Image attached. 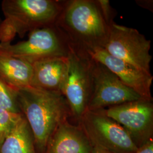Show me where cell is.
<instances>
[{
  "label": "cell",
  "instance_id": "cell-1",
  "mask_svg": "<svg viewBox=\"0 0 153 153\" xmlns=\"http://www.w3.org/2000/svg\"><path fill=\"white\" fill-rule=\"evenodd\" d=\"M18 99L33 132L36 153H45L53 133L71 116L66 100L60 93L31 86L19 90Z\"/></svg>",
  "mask_w": 153,
  "mask_h": 153
},
{
  "label": "cell",
  "instance_id": "cell-2",
  "mask_svg": "<svg viewBox=\"0 0 153 153\" xmlns=\"http://www.w3.org/2000/svg\"><path fill=\"white\" fill-rule=\"evenodd\" d=\"M55 26L69 43L83 49L103 48L110 27L96 0L66 1Z\"/></svg>",
  "mask_w": 153,
  "mask_h": 153
},
{
  "label": "cell",
  "instance_id": "cell-3",
  "mask_svg": "<svg viewBox=\"0 0 153 153\" xmlns=\"http://www.w3.org/2000/svg\"><path fill=\"white\" fill-rule=\"evenodd\" d=\"M66 1L57 0H4L1 4L5 19L0 23V43H7L16 35L54 26Z\"/></svg>",
  "mask_w": 153,
  "mask_h": 153
},
{
  "label": "cell",
  "instance_id": "cell-4",
  "mask_svg": "<svg viewBox=\"0 0 153 153\" xmlns=\"http://www.w3.org/2000/svg\"><path fill=\"white\" fill-rule=\"evenodd\" d=\"M67 71L62 95L72 117L80 120L88 109L93 91L92 59L84 49L68 43Z\"/></svg>",
  "mask_w": 153,
  "mask_h": 153
},
{
  "label": "cell",
  "instance_id": "cell-5",
  "mask_svg": "<svg viewBox=\"0 0 153 153\" xmlns=\"http://www.w3.org/2000/svg\"><path fill=\"white\" fill-rule=\"evenodd\" d=\"M68 42L54 26L35 29L28 33L27 40L16 44L1 43L0 52L33 63L48 58L66 57Z\"/></svg>",
  "mask_w": 153,
  "mask_h": 153
},
{
  "label": "cell",
  "instance_id": "cell-6",
  "mask_svg": "<svg viewBox=\"0 0 153 153\" xmlns=\"http://www.w3.org/2000/svg\"><path fill=\"white\" fill-rule=\"evenodd\" d=\"M78 123L93 146L111 153H136L138 149L126 130L103 109L86 110Z\"/></svg>",
  "mask_w": 153,
  "mask_h": 153
},
{
  "label": "cell",
  "instance_id": "cell-7",
  "mask_svg": "<svg viewBox=\"0 0 153 153\" xmlns=\"http://www.w3.org/2000/svg\"><path fill=\"white\" fill-rule=\"evenodd\" d=\"M103 48L116 58L152 74L151 41L136 29L113 22Z\"/></svg>",
  "mask_w": 153,
  "mask_h": 153
},
{
  "label": "cell",
  "instance_id": "cell-8",
  "mask_svg": "<svg viewBox=\"0 0 153 153\" xmlns=\"http://www.w3.org/2000/svg\"><path fill=\"white\" fill-rule=\"evenodd\" d=\"M103 111L126 130L137 148L153 139V101L141 99Z\"/></svg>",
  "mask_w": 153,
  "mask_h": 153
},
{
  "label": "cell",
  "instance_id": "cell-9",
  "mask_svg": "<svg viewBox=\"0 0 153 153\" xmlns=\"http://www.w3.org/2000/svg\"><path fill=\"white\" fill-rule=\"evenodd\" d=\"M92 60L93 91L87 110L104 109L143 99L105 66Z\"/></svg>",
  "mask_w": 153,
  "mask_h": 153
},
{
  "label": "cell",
  "instance_id": "cell-10",
  "mask_svg": "<svg viewBox=\"0 0 153 153\" xmlns=\"http://www.w3.org/2000/svg\"><path fill=\"white\" fill-rule=\"evenodd\" d=\"M84 50L93 60L105 66L142 98L153 101L151 92L153 81L152 74H148L116 58L102 47H94Z\"/></svg>",
  "mask_w": 153,
  "mask_h": 153
},
{
  "label": "cell",
  "instance_id": "cell-11",
  "mask_svg": "<svg viewBox=\"0 0 153 153\" xmlns=\"http://www.w3.org/2000/svg\"><path fill=\"white\" fill-rule=\"evenodd\" d=\"M32 65L31 87L62 94L67 71V56L46 59Z\"/></svg>",
  "mask_w": 153,
  "mask_h": 153
},
{
  "label": "cell",
  "instance_id": "cell-12",
  "mask_svg": "<svg viewBox=\"0 0 153 153\" xmlns=\"http://www.w3.org/2000/svg\"><path fill=\"white\" fill-rule=\"evenodd\" d=\"M93 146L82 128L66 120L56 129L45 153H90Z\"/></svg>",
  "mask_w": 153,
  "mask_h": 153
},
{
  "label": "cell",
  "instance_id": "cell-13",
  "mask_svg": "<svg viewBox=\"0 0 153 153\" xmlns=\"http://www.w3.org/2000/svg\"><path fill=\"white\" fill-rule=\"evenodd\" d=\"M33 65L0 52V78L16 90L30 86Z\"/></svg>",
  "mask_w": 153,
  "mask_h": 153
},
{
  "label": "cell",
  "instance_id": "cell-14",
  "mask_svg": "<svg viewBox=\"0 0 153 153\" xmlns=\"http://www.w3.org/2000/svg\"><path fill=\"white\" fill-rule=\"evenodd\" d=\"M0 153H36L33 132L24 115L6 137Z\"/></svg>",
  "mask_w": 153,
  "mask_h": 153
},
{
  "label": "cell",
  "instance_id": "cell-15",
  "mask_svg": "<svg viewBox=\"0 0 153 153\" xmlns=\"http://www.w3.org/2000/svg\"><path fill=\"white\" fill-rule=\"evenodd\" d=\"M18 91L0 78V107L11 112L22 114L18 103Z\"/></svg>",
  "mask_w": 153,
  "mask_h": 153
},
{
  "label": "cell",
  "instance_id": "cell-16",
  "mask_svg": "<svg viewBox=\"0 0 153 153\" xmlns=\"http://www.w3.org/2000/svg\"><path fill=\"white\" fill-rule=\"evenodd\" d=\"M22 116V114L13 113L0 107V146Z\"/></svg>",
  "mask_w": 153,
  "mask_h": 153
},
{
  "label": "cell",
  "instance_id": "cell-17",
  "mask_svg": "<svg viewBox=\"0 0 153 153\" xmlns=\"http://www.w3.org/2000/svg\"><path fill=\"white\" fill-rule=\"evenodd\" d=\"M96 2L105 21L110 26L114 22V19L116 16L115 9L111 6L108 0H96Z\"/></svg>",
  "mask_w": 153,
  "mask_h": 153
},
{
  "label": "cell",
  "instance_id": "cell-18",
  "mask_svg": "<svg viewBox=\"0 0 153 153\" xmlns=\"http://www.w3.org/2000/svg\"><path fill=\"white\" fill-rule=\"evenodd\" d=\"M136 153H153V140L151 139L141 148H138Z\"/></svg>",
  "mask_w": 153,
  "mask_h": 153
},
{
  "label": "cell",
  "instance_id": "cell-19",
  "mask_svg": "<svg viewBox=\"0 0 153 153\" xmlns=\"http://www.w3.org/2000/svg\"><path fill=\"white\" fill-rule=\"evenodd\" d=\"M153 2V1H152ZM151 2V1H139V2L137 1V4H138L140 6H141L142 7H144L145 9H149L150 10H151V7H153V6L151 5V4H153V2Z\"/></svg>",
  "mask_w": 153,
  "mask_h": 153
},
{
  "label": "cell",
  "instance_id": "cell-20",
  "mask_svg": "<svg viewBox=\"0 0 153 153\" xmlns=\"http://www.w3.org/2000/svg\"><path fill=\"white\" fill-rule=\"evenodd\" d=\"M90 153H111L103 149L102 148H99L97 146H93V149H92V150L91 152Z\"/></svg>",
  "mask_w": 153,
  "mask_h": 153
},
{
  "label": "cell",
  "instance_id": "cell-21",
  "mask_svg": "<svg viewBox=\"0 0 153 153\" xmlns=\"http://www.w3.org/2000/svg\"><path fill=\"white\" fill-rule=\"evenodd\" d=\"M1 21H2V20H1V19L0 18V23H1Z\"/></svg>",
  "mask_w": 153,
  "mask_h": 153
}]
</instances>
